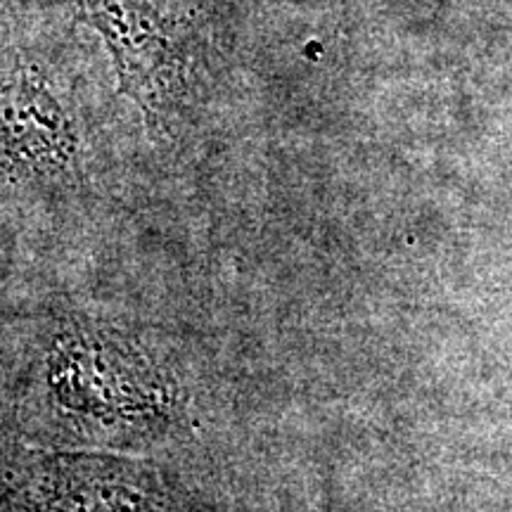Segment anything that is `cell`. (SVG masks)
Instances as JSON below:
<instances>
[{"label":"cell","instance_id":"cell-1","mask_svg":"<svg viewBox=\"0 0 512 512\" xmlns=\"http://www.w3.org/2000/svg\"><path fill=\"white\" fill-rule=\"evenodd\" d=\"M102 38L119 91L150 128H166L188 100L204 55V31L190 0H67Z\"/></svg>","mask_w":512,"mask_h":512},{"label":"cell","instance_id":"cell-2","mask_svg":"<svg viewBox=\"0 0 512 512\" xmlns=\"http://www.w3.org/2000/svg\"><path fill=\"white\" fill-rule=\"evenodd\" d=\"M79 133L46 64L15 53L3 79V162L12 181H64L79 171Z\"/></svg>","mask_w":512,"mask_h":512}]
</instances>
